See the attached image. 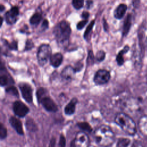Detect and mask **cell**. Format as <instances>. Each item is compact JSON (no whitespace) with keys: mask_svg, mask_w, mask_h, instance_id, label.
I'll return each instance as SVG.
<instances>
[{"mask_svg":"<svg viewBox=\"0 0 147 147\" xmlns=\"http://www.w3.org/2000/svg\"><path fill=\"white\" fill-rule=\"evenodd\" d=\"M71 32L70 24L66 20H62L58 22L53 29V34L57 45L67 51L69 47Z\"/></svg>","mask_w":147,"mask_h":147,"instance_id":"obj_1","label":"cell"},{"mask_svg":"<svg viewBox=\"0 0 147 147\" xmlns=\"http://www.w3.org/2000/svg\"><path fill=\"white\" fill-rule=\"evenodd\" d=\"M94 137L96 144L102 147L111 146L115 140V135L112 129L105 125L99 126L95 130Z\"/></svg>","mask_w":147,"mask_h":147,"instance_id":"obj_2","label":"cell"},{"mask_svg":"<svg viewBox=\"0 0 147 147\" xmlns=\"http://www.w3.org/2000/svg\"><path fill=\"white\" fill-rule=\"evenodd\" d=\"M115 122L127 134L134 135L136 132V125L133 119L123 113H118L114 119Z\"/></svg>","mask_w":147,"mask_h":147,"instance_id":"obj_3","label":"cell"},{"mask_svg":"<svg viewBox=\"0 0 147 147\" xmlns=\"http://www.w3.org/2000/svg\"><path fill=\"white\" fill-rule=\"evenodd\" d=\"M38 102L48 111L56 112L58 107L54 100L48 95L47 90L44 87H40L36 91Z\"/></svg>","mask_w":147,"mask_h":147,"instance_id":"obj_4","label":"cell"},{"mask_svg":"<svg viewBox=\"0 0 147 147\" xmlns=\"http://www.w3.org/2000/svg\"><path fill=\"white\" fill-rule=\"evenodd\" d=\"M52 55V48L49 44L43 43L38 48L37 51V60L40 67H44L49 60Z\"/></svg>","mask_w":147,"mask_h":147,"instance_id":"obj_5","label":"cell"},{"mask_svg":"<svg viewBox=\"0 0 147 147\" xmlns=\"http://www.w3.org/2000/svg\"><path fill=\"white\" fill-rule=\"evenodd\" d=\"M111 78L110 72L106 69H99L96 71L93 78V81L96 85H103L107 83Z\"/></svg>","mask_w":147,"mask_h":147,"instance_id":"obj_6","label":"cell"},{"mask_svg":"<svg viewBox=\"0 0 147 147\" xmlns=\"http://www.w3.org/2000/svg\"><path fill=\"white\" fill-rule=\"evenodd\" d=\"M20 16V9L18 6H13L9 10L6 11L4 14V20L6 24L9 25H13L15 24Z\"/></svg>","mask_w":147,"mask_h":147,"instance_id":"obj_7","label":"cell"},{"mask_svg":"<svg viewBox=\"0 0 147 147\" xmlns=\"http://www.w3.org/2000/svg\"><path fill=\"white\" fill-rule=\"evenodd\" d=\"M90 139L86 133L83 131L78 132L72 141L71 147H89Z\"/></svg>","mask_w":147,"mask_h":147,"instance_id":"obj_8","label":"cell"},{"mask_svg":"<svg viewBox=\"0 0 147 147\" xmlns=\"http://www.w3.org/2000/svg\"><path fill=\"white\" fill-rule=\"evenodd\" d=\"M14 84V80L7 71L3 62L1 63L0 67V85L1 87L9 86Z\"/></svg>","mask_w":147,"mask_h":147,"instance_id":"obj_9","label":"cell"},{"mask_svg":"<svg viewBox=\"0 0 147 147\" xmlns=\"http://www.w3.org/2000/svg\"><path fill=\"white\" fill-rule=\"evenodd\" d=\"M18 87L24 100L29 103H32L33 101V89L31 86L28 83L21 82L18 84Z\"/></svg>","mask_w":147,"mask_h":147,"instance_id":"obj_10","label":"cell"},{"mask_svg":"<svg viewBox=\"0 0 147 147\" xmlns=\"http://www.w3.org/2000/svg\"><path fill=\"white\" fill-rule=\"evenodd\" d=\"M13 110L18 117H24L29 113V109L21 100H16L13 104Z\"/></svg>","mask_w":147,"mask_h":147,"instance_id":"obj_11","label":"cell"},{"mask_svg":"<svg viewBox=\"0 0 147 147\" xmlns=\"http://www.w3.org/2000/svg\"><path fill=\"white\" fill-rule=\"evenodd\" d=\"M75 71L74 70V67L71 65H67L65 67L60 73V76L63 80L69 82L72 79L73 76L75 74Z\"/></svg>","mask_w":147,"mask_h":147,"instance_id":"obj_12","label":"cell"},{"mask_svg":"<svg viewBox=\"0 0 147 147\" xmlns=\"http://www.w3.org/2000/svg\"><path fill=\"white\" fill-rule=\"evenodd\" d=\"M63 55L60 52H56L52 54L49 59L50 65L55 68L59 67L63 61Z\"/></svg>","mask_w":147,"mask_h":147,"instance_id":"obj_13","label":"cell"},{"mask_svg":"<svg viewBox=\"0 0 147 147\" xmlns=\"http://www.w3.org/2000/svg\"><path fill=\"white\" fill-rule=\"evenodd\" d=\"M9 122L13 128L20 135L24 134V130L21 121L17 117L12 116L9 119Z\"/></svg>","mask_w":147,"mask_h":147,"instance_id":"obj_14","label":"cell"},{"mask_svg":"<svg viewBox=\"0 0 147 147\" xmlns=\"http://www.w3.org/2000/svg\"><path fill=\"white\" fill-rule=\"evenodd\" d=\"M127 9V6L125 3H121L119 5H118L117 7L115 9L113 13L114 18L117 20L122 19L125 16Z\"/></svg>","mask_w":147,"mask_h":147,"instance_id":"obj_15","label":"cell"},{"mask_svg":"<svg viewBox=\"0 0 147 147\" xmlns=\"http://www.w3.org/2000/svg\"><path fill=\"white\" fill-rule=\"evenodd\" d=\"M78 102V100L76 98H72L64 107V111L65 114L68 115H71L75 113L76 105Z\"/></svg>","mask_w":147,"mask_h":147,"instance_id":"obj_16","label":"cell"},{"mask_svg":"<svg viewBox=\"0 0 147 147\" xmlns=\"http://www.w3.org/2000/svg\"><path fill=\"white\" fill-rule=\"evenodd\" d=\"M131 19H132L131 14L130 13L127 14V16L125 19L123 26H122V35L123 37L126 36L130 31V29L131 26Z\"/></svg>","mask_w":147,"mask_h":147,"instance_id":"obj_17","label":"cell"},{"mask_svg":"<svg viewBox=\"0 0 147 147\" xmlns=\"http://www.w3.org/2000/svg\"><path fill=\"white\" fill-rule=\"evenodd\" d=\"M42 20V14L41 11H36L34 13L29 19V24L34 27L37 26Z\"/></svg>","mask_w":147,"mask_h":147,"instance_id":"obj_18","label":"cell"},{"mask_svg":"<svg viewBox=\"0 0 147 147\" xmlns=\"http://www.w3.org/2000/svg\"><path fill=\"white\" fill-rule=\"evenodd\" d=\"M129 49H130V48H129V45H126L123 47V48L122 50H121L120 51H119L117 55L115 60H116V62L118 66H121L123 64V63H124L123 55L125 54L126 53H127L129 51Z\"/></svg>","mask_w":147,"mask_h":147,"instance_id":"obj_19","label":"cell"},{"mask_svg":"<svg viewBox=\"0 0 147 147\" xmlns=\"http://www.w3.org/2000/svg\"><path fill=\"white\" fill-rule=\"evenodd\" d=\"M95 24V20H92L89 23V24L87 26V28H86V30L84 32L83 38L86 41H88L90 40V37H91V33L92 32V29L94 28Z\"/></svg>","mask_w":147,"mask_h":147,"instance_id":"obj_20","label":"cell"},{"mask_svg":"<svg viewBox=\"0 0 147 147\" xmlns=\"http://www.w3.org/2000/svg\"><path fill=\"white\" fill-rule=\"evenodd\" d=\"M2 41L3 42V45L6 48L9 49V51H17L18 50V42L13 40L11 42H9L6 39H2Z\"/></svg>","mask_w":147,"mask_h":147,"instance_id":"obj_21","label":"cell"},{"mask_svg":"<svg viewBox=\"0 0 147 147\" xmlns=\"http://www.w3.org/2000/svg\"><path fill=\"white\" fill-rule=\"evenodd\" d=\"M138 126L140 131L144 135L147 136V116H144L140 119Z\"/></svg>","mask_w":147,"mask_h":147,"instance_id":"obj_22","label":"cell"},{"mask_svg":"<svg viewBox=\"0 0 147 147\" xmlns=\"http://www.w3.org/2000/svg\"><path fill=\"white\" fill-rule=\"evenodd\" d=\"M96 61L95 55H94L93 51L91 49H89L88 51L87 57L86 59V64L88 67H90L93 65L95 64Z\"/></svg>","mask_w":147,"mask_h":147,"instance_id":"obj_23","label":"cell"},{"mask_svg":"<svg viewBox=\"0 0 147 147\" xmlns=\"http://www.w3.org/2000/svg\"><path fill=\"white\" fill-rule=\"evenodd\" d=\"M5 91L7 94L11 95L12 96L18 97L19 96V93L16 87H15L14 85H10L9 86H7L5 88Z\"/></svg>","mask_w":147,"mask_h":147,"instance_id":"obj_24","label":"cell"},{"mask_svg":"<svg viewBox=\"0 0 147 147\" xmlns=\"http://www.w3.org/2000/svg\"><path fill=\"white\" fill-rule=\"evenodd\" d=\"M77 126L82 130L86 131L87 132H91L92 129V127L91 126V125L86 122H78L77 123Z\"/></svg>","mask_w":147,"mask_h":147,"instance_id":"obj_25","label":"cell"},{"mask_svg":"<svg viewBox=\"0 0 147 147\" xmlns=\"http://www.w3.org/2000/svg\"><path fill=\"white\" fill-rule=\"evenodd\" d=\"M130 143V140L126 138H121L118 140L117 146V147H128Z\"/></svg>","mask_w":147,"mask_h":147,"instance_id":"obj_26","label":"cell"},{"mask_svg":"<svg viewBox=\"0 0 147 147\" xmlns=\"http://www.w3.org/2000/svg\"><path fill=\"white\" fill-rule=\"evenodd\" d=\"M106 53L103 50H99L98 51H97L95 55L96 61H97L98 62H102L105 60L106 58Z\"/></svg>","mask_w":147,"mask_h":147,"instance_id":"obj_27","label":"cell"},{"mask_svg":"<svg viewBox=\"0 0 147 147\" xmlns=\"http://www.w3.org/2000/svg\"><path fill=\"white\" fill-rule=\"evenodd\" d=\"M84 0H72L71 3L74 8L76 10H80L84 6Z\"/></svg>","mask_w":147,"mask_h":147,"instance_id":"obj_28","label":"cell"},{"mask_svg":"<svg viewBox=\"0 0 147 147\" xmlns=\"http://www.w3.org/2000/svg\"><path fill=\"white\" fill-rule=\"evenodd\" d=\"M34 47V44L33 40L30 38L27 39L25 41L24 52L29 51L32 50Z\"/></svg>","mask_w":147,"mask_h":147,"instance_id":"obj_29","label":"cell"},{"mask_svg":"<svg viewBox=\"0 0 147 147\" xmlns=\"http://www.w3.org/2000/svg\"><path fill=\"white\" fill-rule=\"evenodd\" d=\"M49 24L48 20L46 18L44 19L41 22L40 32L42 33V32H45L49 28Z\"/></svg>","mask_w":147,"mask_h":147,"instance_id":"obj_30","label":"cell"},{"mask_svg":"<svg viewBox=\"0 0 147 147\" xmlns=\"http://www.w3.org/2000/svg\"><path fill=\"white\" fill-rule=\"evenodd\" d=\"M83 66H84V65L82 61L79 60V61H78L77 62H76L74 66V68L75 71V73L76 74L78 72H80L83 69Z\"/></svg>","mask_w":147,"mask_h":147,"instance_id":"obj_31","label":"cell"},{"mask_svg":"<svg viewBox=\"0 0 147 147\" xmlns=\"http://www.w3.org/2000/svg\"><path fill=\"white\" fill-rule=\"evenodd\" d=\"M7 136V129L2 123H0V138L1 140L5 139Z\"/></svg>","mask_w":147,"mask_h":147,"instance_id":"obj_32","label":"cell"},{"mask_svg":"<svg viewBox=\"0 0 147 147\" xmlns=\"http://www.w3.org/2000/svg\"><path fill=\"white\" fill-rule=\"evenodd\" d=\"M88 20H82V21H79V22L77 23L76 24V29L78 30H81L82 29H83L84 26L86 25V24L88 23Z\"/></svg>","mask_w":147,"mask_h":147,"instance_id":"obj_33","label":"cell"},{"mask_svg":"<svg viewBox=\"0 0 147 147\" xmlns=\"http://www.w3.org/2000/svg\"><path fill=\"white\" fill-rule=\"evenodd\" d=\"M65 144H66V140L64 136L61 134L60 136V140L58 144L57 147H65Z\"/></svg>","mask_w":147,"mask_h":147,"instance_id":"obj_34","label":"cell"},{"mask_svg":"<svg viewBox=\"0 0 147 147\" xmlns=\"http://www.w3.org/2000/svg\"><path fill=\"white\" fill-rule=\"evenodd\" d=\"M19 32L22 34H30V32L29 31V27L26 24H25L21 29H19Z\"/></svg>","mask_w":147,"mask_h":147,"instance_id":"obj_35","label":"cell"},{"mask_svg":"<svg viewBox=\"0 0 147 147\" xmlns=\"http://www.w3.org/2000/svg\"><path fill=\"white\" fill-rule=\"evenodd\" d=\"M102 24H103V28L104 31L107 33L109 30V25L107 22L106 19L105 17H103L102 19Z\"/></svg>","mask_w":147,"mask_h":147,"instance_id":"obj_36","label":"cell"},{"mask_svg":"<svg viewBox=\"0 0 147 147\" xmlns=\"http://www.w3.org/2000/svg\"><path fill=\"white\" fill-rule=\"evenodd\" d=\"M90 14L88 11H83L82 13H81V15H80V17L84 20H88L89 17H90Z\"/></svg>","mask_w":147,"mask_h":147,"instance_id":"obj_37","label":"cell"},{"mask_svg":"<svg viewBox=\"0 0 147 147\" xmlns=\"http://www.w3.org/2000/svg\"><path fill=\"white\" fill-rule=\"evenodd\" d=\"M94 6L93 0H86V8L87 10L91 9Z\"/></svg>","mask_w":147,"mask_h":147,"instance_id":"obj_38","label":"cell"},{"mask_svg":"<svg viewBox=\"0 0 147 147\" xmlns=\"http://www.w3.org/2000/svg\"><path fill=\"white\" fill-rule=\"evenodd\" d=\"M55 145H56V138L53 137L50 140V142L48 147H55Z\"/></svg>","mask_w":147,"mask_h":147,"instance_id":"obj_39","label":"cell"},{"mask_svg":"<svg viewBox=\"0 0 147 147\" xmlns=\"http://www.w3.org/2000/svg\"><path fill=\"white\" fill-rule=\"evenodd\" d=\"M131 147H144L142 144L139 141H135L131 145Z\"/></svg>","mask_w":147,"mask_h":147,"instance_id":"obj_40","label":"cell"},{"mask_svg":"<svg viewBox=\"0 0 147 147\" xmlns=\"http://www.w3.org/2000/svg\"><path fill=\"white\" fill-rule=\"evenodd\" d=\"M133 5L134 7H138L140 5V0H133Z\"/></svg>","mask_w":147,"mask_h":147,"instance_id":"obj_41","label":"cell"},{"mask_svg":"<svg viewBox=\"0 0 147 147\" xmlns=\"http://www.w3.org/2000/svg\"><path fill=\"white\" fill-rule=\"evenodd\" d=\"M5 10V6L4 5H3L2 4H1L0 5V11H1V13H2Z\"/></svg>","mask_w":147,"mask_h":147,"instance_id":"obj_42","label":"cell"},{"mask_svg":"<svg viewBox=\"0 0 147 147\" xmlns=\"http://www.w3.org/2000/svg\"><path fill=\"white\" fill-rule=\"evenodd\" d=\"M1 27H2V24H3V21H4V18L3 17H2V16L1 17Z\"/></svg>","mask_w":147,"mask_h":147,"instance_id":"obj_43","label":"cell"},{"mask_svg":"<svg viewBox=\"0 0 147 147\" xmlns=\"http://www.w3.org/2000/svg\"><path fill=\"white\" fill-rule=\"evenodd\" d=\"M146 44H147V40H146Z\"/></svg>","mask_w":147,"mask_h":147,"instance_id":"obj_44","label":"cell"},{"mask_svg":"<svg viewBox=\"0 0 147 147\" xmlns=\"http://www.w3.org/2000/svg\"><path fill=\"white\" fill-rule=\"evenodd\" d=\"M91 147H94V146H91Z\"/></svg>","mask_w":147,"mask_h":147,"instance_id":"obj_45","label":"cell"}]
</instances>
